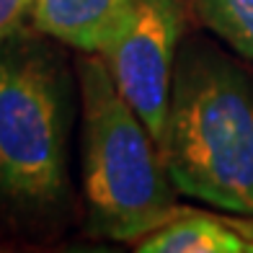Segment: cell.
I'll return each mask as SVG.
<instances>
[{
  "label": "cell",
  "mask_w": 253,
  "mask_h": 253,
  "mask_svg": "<svg viewBox=\"0 0 253 253\" xmlns=\"http://www.w3.org/2000/svg\"><path fill=\"white\" fill-rule=\"evenodd\" d=\"M178 194L253 217V85L210 47H191L173 70L158 145Z\"/></svg>",
  "instance_id": "obj_1"
},
{
  "label": "cell",
  "mask_w": 253,
  "mask_h": 253,
  "mask_svg": "<svg viewBox=\"0 0 253 253\" xmlns=\"http://www.w3.org/2000/svg\"><path fill=\"white\" fill-rule=\"evenodd\" d=\"M67 80L47 44L16 31L0 47V202L24 212L67 189Z\"/></svg>",
  "instance_id": "obj_3"
},
{
  "label": "cell",
  "mask_w": 253,
  "mask_h": 253,
  "mask_svg": "<svg viewBox=\"0 0 253 253\" xmlns=\"http://www.w3.org/2000/svg\"><path fill=\"white\" fill-rule=\"evenodd\" d=\"M31 24L39 34L85 54H106L134 18V0H34Z\"/></svg>",
  "instance_id": "obj_5"
},
{
  "label": "cell",
  "mask_w": 253,
  "mask_h": 253,
  "mask_svg": "<svg viewBox=\"0 0 253 253\" xmlns=\"http://www.w3.org/2000/svg\"><path fill=\"white\" fill-rule=\"evenodd\" d=\"M134 246L142 253H253V222L178 207Z\"/></svg>",
  "instance_id": "obj_6"
},
{
  "label": "cell",
  "mask_w": 253,
  "mask_h": 253,
  "mask_svg": "<svg viewBox=\"0 0 253 253\" xmlns=\"http://www.w3.org/2000/svg\"><path fill=\"white\" fill-rule=\"evenodd\" d=\"M31 3L34 0H0V47L18 29L24 16H29Z\"/></svg>",
  "instance_id": "obj_8"
},
{
  "label": "cell",
  "mask_w": 253,
  "mask_h": 253,
  "mask_svg": "<svg viewBox=\"0 0 253 253\" xmlns=\"http://www.w3.org/2000/svg\"><path fill=\"white\" fill-rule=\"evenodd\" d=\"M197 16L238 54L253 60V0H191Z\"/></svg>",
  "instance_id": "obj_7"
},
{
  "label": "cell",
  "mask_w": 253,
  "mask_h": 253,
  "mask_svg": "<svg viewBox=\"0 0 253 253\" xmlns=\"http://www.w3.org/2000/svg\"><path fill=\"white\" fill-rule=\"evenodd\" d=\"M80 103L88 233L137 243L173 217L178 191L158 142L122 96L101 54L80 62Z\"/></svg>",
  "instance_id": "obj_2"
},
{
  "label": "cell",
  "mask_w": 253,
  "mask_h": 253,
  "mask_svg": "<svg viewBox=\"0 0 253 253\" xmlns=\"http://www.w3.org/2000/svg\"><path fill=\"white\" fill-rule=\"evenodd\" d=\"M183 13V0H134L132 26L101 54L122 96L132 103L158 145L166 132Z\"/></svg>",
  "instance_id": "obj_4"
}]
</instances>
